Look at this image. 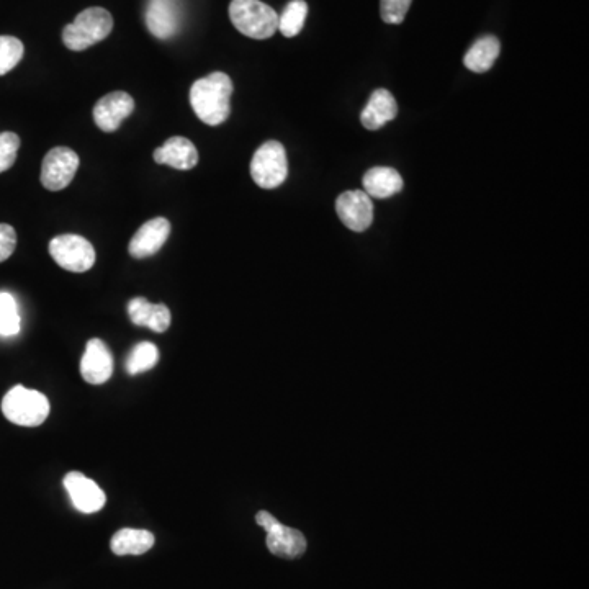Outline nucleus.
I'll return each instance as SVG.
<instances>
[{"label":"nucleus","mask_w":589,"mask_h":589,"mask_svg":"<svg viewBox=\"0 0 589 589\" xmlns=\"http://www.w3.org/2000/svg\"><path fill=\"white\" fill-rule=\"evenodd\" d=\"M413 0H380V14L383 22L400 25L405 20Z\"/></svg>","instance_id":"obj_25"},{"label":"nucleus","mask_w":589,"mask_h":589,"mask_svg":"<svg viewBox=\"0 0 589 589\" xmlns=\"http://www.w3.org/2000/svg\"><path fill=\"white\" fill-rule=\"evenodd\" d=\"M133 112H135V99L123 90H117L105 95L95 104L94 122L105 133H113Z\"/></svg>","instance_id":"obj_10"},{"label":"nucleus","mask_w":589,"mask_h":589,"mask_svg":"<svg viewBox=\"0 0 589 589\" xmlns=\"http://www.w3.org/2000/svg\"><path fill=\"white\" fill-rule=\"evenodd\" d=\"M336 212L344 226L349 230L362 233L369 230L374 221V203L372 198L360 190H351L339 195Z\"/></svg>","instance_id":"obj_9"},{"label":"nucleus","mask_w":589,"mask_h":589,"mask_svg":"<svg viewBox=\"0 0 589 589\" xmlns=\"http://www.w3.org/2000/svg\"><path fill=\"white\" fill-rule=\"evenodd\" d=\"M79 169V156L72 149H51L41 164V184L51 192L63 190L71 184Z\"/></svg>","instance_id":"obj_8"},{"label":"nucleus","mask_w":589,"mask_h":589,"mask_svg":"<svg viewBox=\"0 0 589 589\" xmlns=\"http://www.w3.org/2000/svg\"><path fill=\"white\" fill-rule=\"evenodd\" d=\"M154 161L177 171H190L198 164V151L195 144L182 136H174L154 151Z\"/></svg>","instance_id":"obj_15"},{"label":"nucleus","mask_w":589,"mask_h":589,"mask_svg":"<svg viewBox=\"0 0 589 589\" xmlns=\"http://www.w3.org/2000/svg\"><path fill=\"white\" fill-rule=\"evenodd\" d=\"M113 30V18L102 7H90L63 30V41L71 51H84L104 41Z\"/></svg>","instance_id":"obj_3"},{"label":"nucleus","mask_w":589,"mask_h":589,"mask_svg":"<svg viewBox=\"0 0 589 589\" xmlns=\"http://www.w3.org/2000/svg\"><path fill=\"white\" fill-rule=\"evenodd\" d=\"M306 15H308V4L305 0L288 2L282 15H279V32L287 38L297 36L305 27Z\"/></svg>","instance_id":"obj_20"},{"label":"nucleus","mask_w":589,"mask_h":589,"mask_svg":"<svg viewBox=\"0 0 589 589\" xmlns=\"http://www.w3.org/2000/svg\"><path fill=\"white\" fill-rule=\"evenodd\" d=\"M2 413L10 423L36 428L50 416V401L43 393L17 385L4 396Z\"/></svg>","instance_id":"obj_4"},{"label":"nucleus","mask_w":589,"mask_h":589,"mask_svg":"<svg viewBox=\"0 0 589 589\" xmlns=\"http://www.w3.org/2000/svg\"><path fill=\"white\" fill-rule=\"evenodd\" d=\"M144 18L149 32L159 40H169L179 32L182 7L179 0H149Z\"/></svg>","instance_id":"obj_11"},{"label":"nucleus","mask_w":589,"mask_h":589,"mask_svg":"<svg viewBox=\"0 0 589 589\" xmlns=\"http://www.w3.org/2000/svg\"><path fill=\"white\" fill-rule=\"evenodd\" d=\"M113 374V356L100 339H90L81 360V375L87 383L102 385Z\"/></svg>","instance_id":"obj_14"},{"label":"nucleus","mask_w":589,"mask_h":589,"mask_svg":"<svg viewBox=\"0 0 589 589\" xmlns=\"http://www.w3.org/2000/svg\"><path fill=\"white\" fill-rule=\"evenodd\" d=\"M251 176L262 189H275L288 176L285 148L279 141H267L257 149L251 161Z\"/></svg>","instance_id":"obj_5"},{"label":"nucleus","mask_w":589,"mask_h":589,"mask_svg":"<svg viewBox=\"0 0 589 589\" xmlns=\"http://www.w3.org/2000/svg\"><path fill=\"white\" fill-rule=\"evenodd\" d=\"M171 234V223L166 218H154L141 226L130 241V254L135 259H146L161 251Z\"/></svg>","instance_id":"obj_13"},{"label":"nucleus","mask_w":589,"mask_h":589,"mask_svg":"<svg viewBox=\"0 0 589 589\" xmlns=\"http://www.w3.org/2000/svg\"><path fill=\"white\" fill-rule=\"evenodd\" d=\"M365 194L370 198H390L403 189V179L392 167H374L364 176Z\"/></svg>","instance_id":"obj_17"},{"label":"nucleus","mask_w":589,"mask_h":589,"mask_svg":"<svg viewBox=\"0 0 589 589\" xmlns=\"http://www.w3.org/2000/svg\"><path fill=\"white\" fill-rule=\"evenodd\" d=\"M233 82L225 72H213L194 82L190 89V105L203 123L218 126L225 123L231 113Z\"/></svg>","instance_id":"obj_1"},{"label":"nucleus","mask_w":589,"mask_h":589,"mask_svg":"<svg viewBox=\"0 0 589 589\" xmlns=\"http://www.w3.org/2000/svg\"><path fill=\"white\" fill-rule=\"evenodd\" d=\"M23 53H25V48L18 38L0 36V76L12 71L22 61Z\"/></svg>","instance_id":"obj_23"},{"label":"nucleus","mask_w":589,"mask_h":589,"mask_svg":"<svg viewBox=\"0 0 589 589\" xmlns=\"http://www.w3.org/2000/svg\"><path fill=\"white\" fill-rule=\"evenodd\" d=\"M18 148H20V138L12 131L0 133V174L9 171L17 161Z\"/></svg>","instance_id":"obj_24"},{"label":"nucleus","mask_w":589,"mask_h":589,"mask_svg":"<svg viewBox=\"0 0 589 589\" xmlns=\"http://www.w3.org/2000/svg\"><path fill=\"white\" fill-rule=\"evenodd\" d=\"M154 536L144 529H122L112 537L110 547L115 555H143L153 549Z\"/></svg>","instance_id":"obj_19"},{"label":"nucleus","mask_w":589,"mask_h":589,"mask_svg":"<svg viewBox=\"0 0 589 589\" xmlns=\"http://www.w3.org/2000/svg\"><path fill=\"white\" fill-rule=\"evenodd\" d=\"M50 254L59 267L76 274L92 269L97 259L94 246L77 234H61L51 239Z\"/></svg>","instance_id":"obj_6"},{"label":"nucleus","mask_w":589,"mask_h":589,"mask_svg":"<svg viewBox=\"0 0 589 589\" xmlns=\"http://www.w3.org/2000/svg\"><path fill=\"white\" fill-rule=\"evenodd\" d=\"M17 248V233L14 228L0 223V262L7 261Z\"/></svg>","instance_id":"obj_27"},{"label":"nucleus","mask_w":589,"mask_h":589,"mask_svg":"<svg viewBox=\"0 0 589 589\" xmlns=\"http://www.w3.org/2000/svg\"><path fill=\"white\" fill-rule=\"evenodd\" d=\"M171 326V311L166 305H153V313L149 320L148 328L153 329L154 333H166Z\"/></svg>","instance_id":"obj_28"},{"label":"nucleus","mask_w":589,"mask_h":589,"mask_svg":"<svg viewBox=\"0 0 589 589\" xmlns=\"http://www.w3.org/2000/svg\"><path fill=\"white\" fill-rule=\"evenodd\" d=\"M230 18L239 33L254 40H267L279 30V14L261 0H233Z\"/></svg>","instance_id":"obj_2"},{"label":"nucleus","mask_w":589,"mask_h":589,"mask_svg":"<svg viewBox=\"0 0 589 589\" xmlns=\"http://www.w3.org/2000/svg\"><path fill=\"white\" fill-rule=\"evenodd\" d=\"M64 488L71 496L74 508L81 513H99L107 503L104 490L86 475H82L81 472H69L64 477Z\"/></svg>","instance_id":"obj_12"},{"label":"nucleus","mask_w":589,"mask_h":589,"mask_svg":"<svg viewBox=\"0 0 589 589\" xmlns=\"http://www.w3.org/2000/svg\"><path fill=\"white\" fill-rule=\"evenodd\" d=\"M256 521L262 529H266V544L270 554L275 557L288 558V560L302 557L305 554L306 539L302 532L284 526L267 511H259Z\"/></svg>","instance_id":"obj_7"},{"label":"nucleus","mask_w":589,"mask_h":589,"mask_svg":"<svg viewBox=\"0 0 589 589\" xmlns=\"http://www.w3.org/2000/svg\"><path fill=\"white\" fill-rule=\"evenodd\" d=\"M398 115L395 97L388 90L377 89L370 95L364 112L360 113V122L367 130H380Z\"/></svg>","instance_id":"obj_16"},{"label":"nucleus","mask_w":589,"mask_h":589,"mask_svg":"<svg viewBox=\"0 0 589 589\" xmlns=\"http://www.w3.org/2000/svg\"><path fill=\"white\" fill-rule=\"evenodd\" d=\"M159 362V349L153 342H140L130 352L126 359V372L130 375H140L148 370L154 369Z\"/></svg>","instance_id":"obj_21"},{"label":"nucleus","mask_w":589,"mask_h":589,"mask_svg":"<svg viewBox=\"0 0 589 589\" xmlns=\"http://www.w3.org/2000/svg\"><path fill=\"white\" fill-rule=\"evenodd\" d=\"M500 51L501 43L496 36H483L480 40L475 41L472 48L465 54V68L478 72V74L490 71L500 56Z\"/></svg>","instance_id":"obj_18"},{"label":"nucleus","mask_w":589,"mask_h":589,"mask_svg":"<svg viewBox=\"0 0 589 589\" xmlns=\"http://www.w3.org/2000/svg\"><path fill=\"white\" fill-rule=\"evenodd\" d=\"M20 331V313L14 295L0 292V336L12 338Z\"/></svg>","instance_id":"obj_22"},{"label":"nucleus","mask_w":589,"mask_h":589,"mask_svg":"<svg viewBox=\"0 0 589 589\" xmlns=\"http://www.w3.org/2000/svg\"><path fill=\"white\" fill-rule=\"evenodd\" d=\"M151 313H153V303H149L146 298H133L128 303V315H130L131 323L136 326L148 328Z\"/></svg>","instance_id":"obj_26"}]
</instances>
